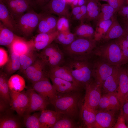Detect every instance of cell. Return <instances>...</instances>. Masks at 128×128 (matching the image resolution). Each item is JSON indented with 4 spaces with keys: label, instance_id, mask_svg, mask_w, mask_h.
<instances>
[{
    "label": "cell",
    "instance_id": "obj_1",
    "mask_svg": "<svg viewBox=\"0 0 128 128\" xmlns=\"http://www.w3.org/2000/svg\"><path fill=\"white\" fill-rule=\"evenodd\" d=\"M79 92H57V98L52 104L55 111L73 119L76 118L79 114L81 100Z\"/></svg>",
    "mask_w": 128,
    "mask_h": 128
},
{
    "label": "cell",
    "instance_id": "obj_2",
    "mask_svg": "<svg viewBox=\"0 0 128 128\" xmlns=\"http://www.w3.org/2000/svg\"><path fill=\"white\" fill-rule=\"evenodd\" d=\"M66 65L74 78L82 86L91 82L92 76L88 62L83 56L73 57Z\"/></svg>",
    "mask_w": 128,
    "mask_h": 128
},
{
    "label": "cell",
    "instance_id": "obj_3",
    "mask_svg": "<svg viewBox=\"0 0 128 128\" xmlns=\"http://www.w3.org/2000/svg\"><path fill=\"white\" fill-rule=\"evenodd\" d=\"M43 14L28 11L15 20L16 30L25 36L30 35L37 27Z\"/></svg>",
    "mask_w": 128,
    "mask_h": 128
},
{
    "label": "cell",
    "instance_id": "obj_4",
    "mask_svg": "<svg viewBox=\"0 0 128 128\" xmlns=\"http://www.w3.org/2000/svg\"><path fill=\"white\" fill-rule=\"evenodd\" d=\"M96 53L111 65L120 66L127 63L120 47L115 42L101 47Z\"/></svg>",
    "mask_w": 128,
    "mask_h": 128
},
{
    "label": "cell",
    "instance_id": "obj_5",
    "mask_svg": "<svg viewBox=\"0 0 128 128\" xmlns=\"http://www.w3.org/2000/svg\"><path fill=\"white\" fill-rule=\"evenodd\" d=\"M96 41L94 39L78 37L70 44L65 46V50L73 57L83 56L91 52L96 46Z\"/></svg>",
    "mask_w": 128,
    "mask_h": 128
},
{
    "label": "cell",
    "instance_id": "obj_6",
    "mask_svg": "<svg viewBox=\"0 0 128 128\" xmlns=\"http://www.w3.org/2000/svg\"><path fill=\"white\" fill-rule=\"evenodd\" d=\"M38 57L50 69L60 66L64 59V54L57 45L52 42L42 50Z\"/></svg>",
    "mask_w": 128,
    "mask_h": 128
},
{
    "label": "cell",
    "instance_id": "obj_7",
    "mask_svg": "<svg viewBox=\"0 0 128 128\" xmlns=\"http://www.w3.org/2000/svg\"><path fill=\"white\" fill-rule=\"evenodd\" d=\"M46 65L39 57L23 73L32 84L47 77Z\"/></svg>",
    "mask_w": 128,
    "mask_h": 128
},
{
    "label": "cell",
    "instance_id": "obj_8",
    "mask_svg": "<svg viewBox=\"0 0 128 128\" xmlns=\"http://www.w3.org/2000/svg\"><path fill=\"white\" fill-rule=\"evenodd\" d=\"M32 86L33 90L52 104L57 98V92L47 77L32 84Z\"/></svg>",
    "mask_w": 128,
    "mask_h": 128
},
{
    "label": "cell",
    "instance_id": "obj_9",
    "mask_svg": "<svg viewBox=\"0 0 128 128\" xmlns=\"http://www.w3.org/2000/svg\"><path fill=\"white\" fill-rule=\"evenodd\" d=\"M85 94L84 104L96 111L101 97V88L91 81L85 86Z\"/></svg>",
    "mask_w": 128,
    "mask_h": 128
},
{
    "label": "cell",
    "instance_id": "obj_10",
    "mask_svg": "<svg viewBox=\"0 0 128 128\" xmlns=\"http://www.w3.org/2000/svg\"><path fill=\"white\" fill-rule=\"evenodd\" d=\"M26 92L28 98L29 102L24 114H31L38 111H41L45 109L50 103L32 88L28 90Z\"/></svg>",
    "mask_w": 128,
    "mask_h": 128
},
{
    "label": "cell",
    "instance_id": "obj_11",
    "mask_svg": "<svg viewBox=\"0 0 128 128\" xmlns=\"http://www.w3.org/2000/svg\"><path fill=\"white\" fill-rule=\"evenodd\" d=\"M11 109L15 111L19 117L23 116L28 104L29 99L24 91L17 92L10 90Z\"/></svg>",
    "mask_w": 128,
    "mask_h": 128
},
{
    "label": "cell",
    "instance_id": "obj_12",
    "mask_svg": "<svg viewBox=\"0 0 128 128\" xmlns=\"http://www.w3.org/2000/svg\"><path fill=\"white\" fill-rule=\"evenodd\" d=\"M15 20L29 10L34 3L32 0H3Z\"/></svg>",
    "mask_w": 128,
    "mask_h": 128
},
{
    "label": "cell",
    "instance_id": "obj_13",
    "mask_svg": "<svg viewBox=\"0 0 128 128\" xmlns=\"http://www.w3.org/2000/svg\"><path fill=\"white\" fill-rule=\"evenodd\" d=\"M66 0H50L46 5L42 7L44 13L54 14L59 17H64L68 18L70 14Z\"/></svg>",
    "mask_w": 128,
    "mask_h": 128
},
{
    "label": "cell",
    "instance_id": "obj_14",
    "mask_svg": "<svg viewBox=\"0 0 128 128\" xmlns=\"http://www.w3.org/2000/svg\"><path fill=\"white\" fill-rule=\"evenodd\" d=\"M114 67L107 63H99L96 64L92 70V74L96 83L102 88L103 83L112 73Z\"/></svg>",
    "mask_w": 128,
    "mask_h": 128
},
{
    "label": "cell",
    "instance_id": "obj_15",
    "mask_svg": "<svg viewBox=\"0 0 128 128\" xmlns=\"http://www.w3.org/2000/svg\"><path fill=\"white\" fill-rule=\"evenodd\" d=\"M112 110H99L96 112L94 128H111L115 122V113Z\"/></svg>",
    "mask_w": 128,
    "mask_h": 128
},
{
    "label": "cell",
    "instance_id": "obj_16",
    "mask_svg": "<svg viewBox=\"0 0 128 128\" xmlns=\"http://www.w3.org/2000/svg\"><path fill=\"white\" fill-rule=\"evenodd\" d=\"M58 18L51 14L43 13L37 27L38 32L50 33L57 30Z\"/></svg>",
    "mask_w": 128,
    "mask_h": 128
},
{
    "label": "cell",
    "instance_id": "obj_17",
    "mask_svg": "<svg viewBox=\"0 0 128 128\" xmlns=\"http://www.w3.org/2000/svg\"><path fill=\"white\" fill-rule=\"evenodd\" d=\"M121 107L119 101L114 93L104 94L101 96L98 106L99 110L116 111Z\"/></svg>",
    "mask_w": 128,
    "mask_h": 128
},
{
    "label": "cell",
    "instance_id": "obj_18",
    "mask_svg": "<svg viewBox=\"0 0 128 128\" xmlns=\"http://www.w3.org/2000/svg\"><path fill=\"white\" fill-rule=\"evenodd\" d=\"M128 78L127 70L119 68V80L118 87L115 94L122 107L125 102L127 92Z\"/></svg>",
    "mask_w": 128,
    "mask_h": 128
},
{
    "label": "cell",
    "instance_id": "obj_19",
    "mask_svg": "<svg viewBox=\"0 0 128 128\" xmlns=\"http://www.w3.org/2000/svg\"><path fill=\"white\" fill-rule=\"evenodd\" d=\"M48 76L58 78L69 81L80 87L82 86L74 78L66 65L58 66L50 69Z\"/></svg>",
    "mask_w": 128,
    "mask_h": 128
},
{
    "label": "cell",
    "instance_id": "obj_20",
    "mask_svg": "<svg viewBox=\"0 0 128 128\" xmlns=\"http://www.w3.org/2000/svg\"><path fill=\"white\" fill-rule=\"evenodd\" d=\"M59 33L57 30L51 33H38L33 40L35 49L43 50L55 40Z\"/></svg>",
    "mask_w": 128,
    "mask_h": 128
},
{
    "label": "cell",
    "instance_id": "obj_21",
    "mask_svg": "<svg viewBox=\"0 0 128 128\" xmlns=\"http://www.w3.org/2000/svg\"><path fill=\"white\" fill-rule=\"evenodd\" d=\"M53 85L57 92L65 93L79 92L81 88L73 83L60 78L50 76Z\"/></svg>",
    "mask_w": 128,
    "mask_h": 128
},
{
    "label": "cell",
    "instance_id": "obj_22",
    "mask_svg": "<svg viewBox=\"0 0 128 128\" xmlns=\"http://www.w3.org/2000/svg\"><path fill=\"white\" fill-rule=\"evenodd\" d=\"M9 47L10 52H15L20 56L34 48L33 40L27 41L18 36Z\"/></svg>",
    "mask_w": 128,
    "mask_h": 128
},
{
    "label": "cell",
    "instance_id": "obj_23",
    "mask_svg": "<svg viewBox=\"0 0 128 128\" xmlns=\"http://www.w3.org/2000/svg\"><path fill=\"white\" fill-rule=\"evenodd\" d=\"M119 66H115L112 74L105 80L102 88L104 94L115 92L118 87Z\"/></svg>",
    "mask_w": 128,
    "mask_h": 128
},
{
    "label": "cell",
    "instance_id": "obj_24",
    "mask_svg": "<svg viewBox=\"0 0 128 128\" xmlns=\"http://www.w3.org/2000/svg\"><path fill=\"white\" fill-rule=\"evenodd\" d=\"M0 20L4 25L13 32L16 31L15 21L3 2H0Z\"/></svg>",
    "mask_w": 128,
    "mask_h": 128
},
{
    "label": "cell",
    "instance_id": "obj_25",
    "mask_svg": "<svg viewBox=\"0 0 128 128\" xmlns=\"http://www.w3.org/2000/svg\"><path fill=\"white\" fill-rule=\"evenodd\" d=\"M96 112V111L84 104L82 105L81 110V115L87 128H94Z\"/></svg>",
    "mask_w": 128,
    "mask_h": 128
},
{
    "label": "cell",
    "instance_id": "obj_26",
    "mask_svg": "<svg viewBox=\"0 0 128 128\" xmlns=\"http://www.w3.org/2000/svg\"><path fill=\"white\" fill-rule=\"evenodd\" d=\"M39 53L34 49L20 56V67L19 70L23 73L26 69L31 66L38 57Z\"/></svg>",
    "mask_w": 128,
    "mask_h": 128
},
{
    "label": "cell",
    "instance_id": "obj_27",
    "mask_svg": "<svg viewBox=\"0 0 128 128\" xmlns=\"http://www.w3.org/2000/svg\"><path fill=\"white\" fill-rule=\"evenodd\" d=\"M20 56L17 53L10 52L8 61L5 67L7 75L10 76L19 69L20 67Z\"/></svg>",
    "mask_w": 128,
    "mask_h": 128
},
{
    "label": "cell",
    "instance_id": "obj_28",
    "mask_svg": "<svg viewBox=\"0 0 128 128\" xmlns=\"http://www.w3.org/2000/svg\"><path fill=\"white\" fill-rule=\"evenodd\" d=\"M87 1V12L85 19L88 21L96 20L100 11L101 5L99 1L95 0Z\"/></svg>",
    "mask_w": 128,
    "mask_h": 128
},
{
    "label": "cell",
    "instance_id": "obj_29",
    "mask_svg": "<svg viewBox=\"0 0 128 128\" xmlns=\"http://www.w3.org/2000/svg\"><path fill=\"white\" fill-rule=\"evenodd\" d=\"M18 37L0 22V45L9 47Z\"/></svg>",
    "mask_w": 128,
    "mask_h": 128
},
{
    "label": "cell",
    "instance_id": "obj_30",
    "mask_svg": "<svg viewBox=\"0 0 128 128\" xmlns=\"http://www.w3.org/2000/svg\"><path fill=\"white\" fill-rule=\"evenodd\" d=\"M22 124L18 119L10 114H0V128H20Z\"/></svg>",
    "mask_w": 128,
    "mask_h": 128
},
{
    "label": "cell",
    "instance_id": "obj_31",
    "mask_svg": "<svg viewBox=\"0 0 128 128\" xmlns=\"http://www.w3.org/2000/svg\"><path fill=\"white\" fill-rule=\"evenodd\" d=\"M125 30L115 18L107 32L103 38L105 40L117 39L122 36Z\"/></svg>",
    "mask_w": 128,
    "mask_h": 128
},
{
    "label": "cell",
    "instance_id": "obj_32",
    "mask_svg": "<svg viewBox=\"0 0 128 128\" xmlns=\"http://www.w3.org/2000/svg\"><path fill=\"white\" fill-rule=\"evenodd\" d=\"M8 84L10 90L17 92L23 91L26 86L24 79L18 74L11 76L8 80Z\"/></svg>",
    "mask_w": 128,
    "mask_h": 128
},
{
    "label": "cell",
    "instance_id": "obj_33",
    "mask_svg": "<svg viewBox=\"0 0 128 128\" xmlns=\"http://www.w3.org/2000/svg\"><path fill=\"white\" fill-rule=\"evenodd\" d=\"M114 18L113 17L110 19L97 23L94 35V39L96 41L104 38L111 25Z\"/></svg>",
    "mask_w": 128,
    "mask_h": 128
},
{
    "label": "cell",
    "instance_id": "obj_34",
    "mask_svg": "<svg viewBox=\"0 0 128 128\" xmlns=\"http://www.w3.org/2000/svg\"><path fill=\"white\" fill-rule=\"evenodd\" d=\"M94 32V29L91 26L82 22L76 29L74 34L78 37L93 39Z\"/></svg>",
    "mask_w": 128,
    "mask_h": 128
},
{
    "label": "cell",
    "instance_id": "obj_35",
    "mask_svg": "<svg viewBox=\"0 0 128 128\" xmlns=\"http://www.w3.org/2000/svg\"><path fill=\"white\" fill-rule=\"evenodd\" d=\"M41 113H36L32 114H24L23 116L25 126L27 128H41L39 120Z\"/></svg>",
    "mask_w": 128,
    "mask_h": 128
},
{
    "label": "cell",
    "instance_id": "obj_36",
    "mask_svg": "<svg viewBox=\"0 0 128 128\" xmlns=\"http://www.w3.org/2000/svg\"><path fill=\"white\" fill-rule=\"evenodd\" d=\"M73 119L61 114L59 119L51 128H74L78 126Z\"/></svg>",
    "mask_w": 128,
    "mask_h": 128
},
{
    "label": "cell",
    "instance_id": "obj_37",
    "mask_svg": "<svg viewBox=\"0 0 128 128\" xmlns=\"http://www.w3.org/2000/svg\"><path fill=\"white\" fill-rule=\"evenodd\" d=\"M74 33L71 32L69 30L59 32L55 41L57 42L64 46H68L76 38Z\"/></svg>",
    "mask_w": 128,
    "mask_h": 128
},
{
    "label": "cell",
    "instance_id": "obj_38",
    "mask_svg": "<svg viewBox=\"0 0 128 128\" xmlns=\"http://www.w3.org/2000/svg\"><path fill=\"white\" fill-rule=\"evenodd\" d=\"M115 13L114 9L108 4L101 5L100 11L96 20L97 23L110 19Z\"/></svg>",
    "mask_w": 128,
    "mask_h": 128
},
{
    "label": "cell",
    "instance_id": "obj_39",
    "mask_svg": "<svg viewBox=\"0 0 128 128\" xmlns=\"http://www.w3.org/2000/svg\"><path fill=\"white\" fill-rule=\"evenodd\" d=\"M0 98L3 100L10 105L11 100L10 90L8 84V80L7 79L3 84L0 86Z\"/></svg>",
    "mask_w": 128,
    "mask_h": 128
},
{
    "label": "cell",
    "instance_id": "obj_40",
    "mask_svg": "<svg viewBox=\"0 0 128 128\" xmlns=\"http://www.w3.org/2000/svg\"><path fill=\"white\" fill-rule=\"evenodd\" d=\"M115 42L120 47L125 59L128 62V41L124 37L122 36L117 38Z\"/></svg>",
    "mask_w": 128,
    "mask_h": 128
},
{
    "label": "cell",
    "instance_id": "obj_41",
    "mask_svg": "<svg viewBox=\"0 0 128 128\" xmlns=\"http://www.w3.org/2000/svg\"><path fill=\"white\" fill-rule=\"evenodd\" d=\"M57 113V112L55 111L45 109L41 111L39 118L41 128H43V125L48 120Z\"/></svg>",
    "mask_w": 128,
    "mask_h": 128
},
{
    "label": "cell",
    "instance_id": "obj_42",
    "mask_svg": "<svg viewBox=\"0 0 128 128\" xmlns=\"http://www.w3.org/2000/svg\"><path fill=\"white\" fill-rule=\"evenodd\" d=\"M69 23L68 19L65 17H59L57 24V30L59 32L69 30Z\"/></svg>",
    "mask_w": 128,
    "mask_h": 128
},
{
    "label": "cell",
    "instance_id": "obj_43",
    "mask_svg": "<svg viewBox=\"0 0 128 128\" xmlns=\"http://www.w3.org/2000/svg\"><path fill=\"white\" fill-rule=\"evenodd\" d=\"M114 127L115 128H127L122 107L120 108V114Z\"/></svg>",
    "mask_w": 128,
    "mask_h": 128
},
{
    "label": "cell",
    "instance_id": "obj_44",
    "mask_svg": "<svg viewBox=\"0 0 128 128\" xmlns=\"http://www.w3.org/2000/svg\"><path fill=\"white\" fill-rule=\"evenodd\" d=\"M126 0H108V4L114 9L115 12L118 11L124 4Z\"/></svg>",
    "mask_w": 128,
    "mask_h": 128
},
{
    "label": "cell",
    "instance_id": "obj_45",
    "mask_svg": "<svg viewBox=\"0 0 128 128\" xmlns=\"http://www.w3.org/2000/svg\"><path fill=\"white\" fill-rule=\"evenodd\" d=\"M9 57L7 51L3 48H0V66L5 65L7 62Z\"/></svg>",
    "mask_w": 128,
    "mask_h": 128
},
{
    "label": "cell",
    "instance_id": "obj_46",
    "mask_svg": "<svg viewBox=\"0 0 128 128\" xmlns=\"http://www.w3.org/2000/svg\"><path fill=\"white\" fill-rule=\"evenodd\" d=\"M61 114L57 112L56 114L51 117L44 124L43 126V128H51L55 123Z\"/></svg>",
    "mask_w": 128,
    "mask_h": 128
},
{
    "label": "cell",
    "instance_id": "obj_47",
    "mask_svg": "<svg viewBox=\"0 0 128 128\" xmlns=\"http://www.w3.org/2000/svg\"><path fill=\"white\" fill-rule=\"evenodd\" d=\"M118 12L119 14L123 19L128 20V5L123 6Z\"/></svg>",
    "mask_w": 128,
    "mask_h": 128
},
{
    "label": "cell",
    "instance_id": "obj_48",
    "mask_svg": "<svg viewBox=\"0 0 128 128\" xmlns=\"http://www.w3.org/2000/svg\"><path fill=\"white\" fill-rule=\"evenodd\" d=\"M122 107L126 123L127 124V126L128 128V100L125 101Z\"/></svg>",
    "mask_w": 128,
    "mask_h": 128
},
{
    "label": "cell",
    "instance_id": "obj_49",
    "mask_svg": "<svg viewBox=\"0 0 128 128\" xmlns=\"http://www.w3.org/2000/svg\"><path fill=\"white\" fill-rule=\"evenodd\" d=\"M8 105L9 104L3 100L1 98H0V114L3 113L6 110Z\"/></svg>",
    "mask_w": 128,
    "mask_h": 128
},
{
    "label": "cell",
    "instance_id": "obj_50",
    "mask_svg": "<svg viewBox=\"0 0 128 128\" xmlns=\"http://www.w3.org/2000/svg\"><path fill=\"white\" fill-rule=\"evenodd\" d=\"M34 3L39 6L42 7L47 3L50 0H32Z\"/></svg>",
    "mask_w": 128,
    "mask_h": 128
},
{
    "label": "cell",
    "instance_id": "obj_51",
    "mask_svg": "<svg viewBox=\"0 0 128 128\" xmlns=\"http://www.w3.org/2000/svg\"><path fill=\"white\" fill-rule=\"evenodd\" d=\"M81 11L80 6H77L73 8L72 10V14L74 16L80 12Z\"/></svg>",
    "mask_w": 128,
    "mask_h": 128
},
{
    "label": "cell",
    "instance_id": "obj_52",
    "mask_svg": "<svg viewBox=\"0 0 128 128\" xmlns=\"http://www.w3.org/2000/svg\"><path fill=\"white\" fill-rule=\"evenodd\" d=\"M74 18L75 20L81 21V22H83V21L84 20V17L81 12L78 14L74 16Z\"/></svg>",
    "mask_w": 128,
    "mask_h": 128
},
{
    "label": "cell",
    "instance_id": "obj_53",
    "mask_svg": "<svg viewBox=\"0 0 128 128\" xmlns=\"http://www.w3.org/2000/svg\"><path fill=\"white\" fill-rule=\"evenodd\" d=\"M123 28L128 33V20L123 19Z\"/></svg>",
    "mask_w": 128,
    "mask_h": 128
},
{
    "label": "cell",
    "instance_id": "obj_54",
    "mask_svg": "<svg viewBox=\"0 0 128 128\" xmlns=\"http://www.w3.org/2000/svg\"><path fill=\"white\" fill-rule=\"evenodd\" d=\"M85 2L84 0H79L78 5L79 6H81L85 4Z\"/></svg>",
    "mask_w": 128,
    "mask_h": 128
},
{
    "label": "cell",
    "instance_id": "obj_55",
    "mask_svg": "<svg viewBox=\"0 0 128 128\" xmlns=\"http://www.w3.org/2000/svg\"><path fill=\"white\" fill-rule=\"evenodd\" d=\"M122 36L124 37L128 41V33L125 30L123 35Z\"/></svg>",
    "mask_w": 128,
    "mask_h": 128
},
{
    "label": "cell",
    "instance_id": "obj_56",
    "mask_svg": "<svg viewBox=\"0 0 128 128\" xmlns=\"http://www.w3.org/2000/svg\"><path fill=\"white\" fill-rule=\"evenodd\" d=\"M127 70V75H128V68H127V70ZM128 100V82L127 92V94L126 96V97H125V101L126 100Z\"/></svg>",
    "mask_w": 128,
    "mask_h": 128
},
{
    "label": "cell",
    "instance_id": "obj_57",
    "mask_svg": "<svg viewBox=\"0 0 128 128\" xmlns=\"http://www.w3.org/2000/svg\"><path fill=\"white\" fill-rule=\"evenodd\" d=\"M78 0H75L72 3L73 5H74L75 6L78 5Z\"/></svg>",
    "mask_w": 128,
    "mask_h": 128
},
{
    "label": "cell",
    "instance_id": "obj_58",
    "mask_svg": "<svg viewBox=\"0 0 128 128\" xmlns=\"http://www.w3.org/2000/svg\"><path fill=\"white\" fill-rule=\"evenodd\" d=\"M67 3H72V2L74 1L75 0H66Z\"/></svg>",
    "mask_w": 128,
    "mask_h": 128
},
{
    "label": "cell",
    "instance_id": "obj_59",
    "mask_svg": "<svg viewBox=\"0 0 128 128\" xmlns=\"http://www.w3.org/2000/svg\"><path fill=\"white\" fill-rule=\"evenodd\" d=\"M97 1H107L108 0H95Z\"/></svg>",
    "mask_w": 128,
    "mask_h": 128
},
{
    "label": "cell",
    "instance_id": "obj_60",
    "mask_svg": "<svg viewBox=\"0 0 128 128\" xmlns=\"http://www.w3.org/2000/svg\"><path fill=\"white\" fill-rule=\"evenodd\" d=\"M126 1L128 5V0H126Z\"/></svg>",
    "mask_w": 128,
    "mask_h": 128
},
{
    "label": "cell",
    "instance_id": "obj_61",
    "mask_svg": "<svg viewBox=\"0 0 128 128\" xmlns=\"http://www.w3.org/2000/svg\"><path fill=\"white\" fill-rule=\"evenodd\" d=\"M3 0H0V2H3Z\"/></svg>",
    "mask_w": 128,
    "mask_h": 128
}]
</instances>
